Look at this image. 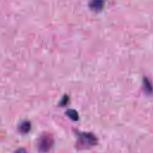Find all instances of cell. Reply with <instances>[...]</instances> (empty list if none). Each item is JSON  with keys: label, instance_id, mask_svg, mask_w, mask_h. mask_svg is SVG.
Listing matches in <instances>:
<instances>
[{"label": "cell", "instance_id": "obj_1", "mask_svg": "<svg viewBox=\"0 0 153 153\" xmlns=\"http://www.w3.org/2000/svg\"><path fill=\"white\" fill-rule=\"evenodd\" d=\"M76 134L78 136L77 145L79 148H88L97 144V139L91 133L77 131Z\"/></svg>", "mask_w": 153, "mask_h": 153}, {"label": "cell", "instance_id": "obj_2", "mask_svg": "<svg viewBox=\"0 0 153 153\" xmlns=\"http://www.w3.org/2000/svg\"><path fill=\"white\" fill-rule=\"evenodd\" d=\"M53 142V138L50 135H42L38 141V149L40 151H47L51 149Z\"/></svg>", "mask_w": 153, "mask_h": 153}, {"label": "cell", "instance_id": "obj_3", "mask_svg": "<svg viewBox=\"0 0 153 153\" xmlns=\"http://www.w3.org/2000/svg\"><path fill=\"white\" fill-rule=\"evenodd\" d=\"M65 114L72 121H76L79 119V115L78 112L74 109H69L65 112Z\"/></svg>", "mask_w": 153, "mask_h": 153}, {"label": "cell", "instance_id": "obj_4", "mask_svg": "<svg viewBox=\"0 0 153 153\" xmlns=\"http://www.w3.org/2000/svg\"><path fill=\"white\" fill-rule=\"evenodd\" d=\"M31 128V125L30 122L27 121H25L22 122L19 126V130L20 132L22 133H27L29 131Z\"/></svg>", "mask_w": 153, "mask_h": 153}, {"label": "cell", "instance_id": "obj_5", "mask_svg": "<svg viewBox=\"0 0 153 153\" xmlns=\"http://www.w3.org/2000/svg\"><path fill=\"white\" fill-rule=\"evenodd\" d=\"M143 84L144 85L145 91L147 92L148 93H151L152 91V87L149 79L146 78H144V79H143Z\"/></svg>", "mask_w": 153, "mask_h": 153}, {"label": "cell", "instance_id": "obj_6", "mask_svg": "<svg viewBox=\"0 0 153 153\" xmlns=\"http://www.w3.org/2000/svg\"><path fill=\"white\" fill-rule=\"evenodd\" d=\"M68 102H69V97H68V96L65 95V96H64L62 97V99L60 100V101L59 105V106H65L68 104Z\"/></svg>", "mask_w": 153, "mask_h": 153}]
</instances>
